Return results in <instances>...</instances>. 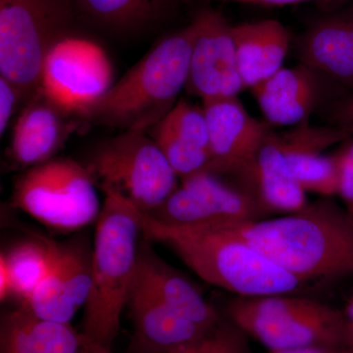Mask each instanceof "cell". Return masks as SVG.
Listing matches in <instances>:
<instances>
[{
    "mask_svg": "<svg viewBox=\"0 0 353 353\" xmlns=\"http://www.w3.org/2000/svg\"><path fill=\"white\" fill-rule=\"evenodd\" d=\"M179 0H73L76 10L113 31H132L161 20Z\"/></svg>",
    "mask_w": 353,
    "mask_h": 353,
    "instance_id": "cb8c5ba5",
    "label": "cell"
},
{
    "mask_svg": "<svg viewBox=\"0 0 353 353\" xmlns=\"http://www.w3.org/2000/svg\"><path fill=\"white\" fill-rule=\"evenodd\" d=\"M248 336L225 316L222 321L199 340L170 353H252Z\"/></svg>",
    "mask_w": 353,
    "mask_h": 353,
    "instance_id": "484cf974",
    "label": "cell"
},
{
    "mask_svg": "<svg viewBox=\"0 0 353 353\" xmlns=\"http://www.w3.org/2000/svg\"><path fill=\"white\" fill-rule=\"evenodd\" d=\"M196 30L192 22L160 39L80 118L83 124L148 132L187 87Z\"/></svg>",
    "mask_w": 353,
    "mask_h": 353,
    "instance_id": "3957f363",
    "label": "cell"
},
{
    "mask_svg": "<svg viewBox=\"0 0 353 353\" xmlns=\"http://www.w3.org/2000/svg\"><path fill=\"white\" fill-rule=\"evenodd\" d=\"M148 132L180 180L208 169L210 138L203 108L179 99L170 112Z\"/></svg>",
    "mask_w": 353,
    "mask_h": 353,
    "instance_id": "d6986e66",
    "label": "cell"
},
{
    "mask_svg": "<svg viewBox=\"0 0 353 353\" xmlns=\"http://www.w3.org/2000/svg\"><path fill=\"white\" fill-rule=\"evenodd\" d=\"M345 353H353V350H345Z\"/></svg>",
    "mask_w": 353,
    "mask_h": 353,
    "instance_id": "836d02e7",
    "label": "cell"
},
{
    "mask_svg": "<svg viewBox=\"0 0 353 353\" xmlns=\"http://www.w3.org/2000/svg\"><path fill=\"white\" fill-rule=\"evenodd\" d=\"M343 311L347 321L348 350H353V292Z\"/></svg>",
    "mask_w": 353,
    "mask_h": 353,
    "instance_id": "d6a6232c",
    "label": "cell"
},
{
    "mask_svg": "<svg viewBox=\"0 0 353 353\" xmlns=\"http://www.w3.org/2000/svg\"><path fill=\"white\" fill-rule=\"evenodd\" d=\"M290 171L306 192L322 197L338 196L339 160L328 148L352 138L341 128L301 125L279 132Z\"/></svg>",
    "mask_w": 353,
    "mask_h": 353,
    "instance_id": "e0dca14e",
    "label": "cell"
},
{
    "mask_svg": "<svg viewBox=\"0 0 353 353\" xmlns=\"http://www.w3.org/2000/svg\"><path fill=\"white\" fill-rule=\"evenodd\" d=\"M218 227L306 282L353 273V218L329 197L290 214Z\"/></svg>",
    "mask_w": 353,
    "mask_h": 353,
    "instance_id": "6da1fadb",
    "label": "cell"
},
{
    "mask_svg": "<svg viewBox=\"0 0 353 353\" xmlns=\"http://www.w3.org/2000/svg\"><path fill=\"white\" fill-rule=\"evenodd\" d=\"M73 0H0V76L26 99L41 87L52 46L71 32Z\"/></svg>",
    "mask_w": 353,
    "mask_h": 353,
    "instance_id": "8992f818",
    "label": "cell"
},
{
    "mask_svg": "<svg viewBox=\"0 0 353 353\" xmlns=\"http://www.w3.org/2000/svg\"><path fill=\"white\" fill-rule=\"evenodd\" d=\"M80 345L70 323L43 319L24 305L0 318V353H77Z\"/></svg>",
    "mask_w": 353,
    "mask_h": 353,
    "instance_id": "603a6c76",
    "label": "cell"
},
{
    "mask_svg": "<svg viewBox=\"0 0 353 353\" xmlns=\"http://www.w3.org/2000/svg\"><path fill=\"white\" fill-rule=\"evenodd\" d=\"M202 104L210 138V162L205 171L228 180L252 159L273 126L250 115L238 97Z\"/></svg>",
    "mask_w": 353,
    "mask_h": 353,
    "instance_id": "7c38bea8",
    "label": "cell"
},
{
    "mask_svg": "<svg viewBox=\"0 0 353 353\" xmlns=\"http://www.w3.org/2000/svg\"><path fill=\"white\" fill-rule=\"evenodd\" d=\"M148 215L176 227L218 226L268 217L252 197L209 171L180 180L167 201Z\"/></svg>",
    "mask_w": 353,
    "mask_h": 353,
    "instance_id": "30bf717a",
    "label": "cell"
},
{
    "mask_svg": "<svg viewBox=\"0 0 353 353\" xmlns=\"http://www.w3.org/2000/svg\"><path fill=\"white\" fill-rule=\"evenodd\" d=\"M233 36L245 90H252L283 68L292 38L282 23L269 19L233 26Z\"/></svg>",
    "mask_w": 353,
    "mask_h": 353,
    "instance_id": "7402d4cb",
    "label": "cell"
},
{
    "mask_svg": "<svg viewBox=\"0 0 353 353\" xmlns=\"http://www.w3.org/2000/svg\"><path fill=\"white\" fill-rule=\"evenodd\" d=\"M148 243L143 241L139 245L134 280L202 328L214 329L224 316L204 299L189 279L160 259Z\"/></svg>",
    "mask_w": 353,
    "mask_h": 353,
    "instance_id": "ffe728a7",
    "label": "cell"
},
{
    "mask_svg": "<svg viewBox=\"0 0 353 353\" xmlns=\"http://www.w3.org/2000/svg\"><path fill=\"white\" fill-rule=\"evenodd\" d=\"M143 236L170 248L208 284L236 296L292 294L308 282L218 226L176 227L141 214Z\"/></svg>",
    "mask_w": 353,
    "mask_h": 353,
    "instance_id": "7a4b0ae2",
    "label": "cell"
},
{
    "mask_svg": "<svg viewBox=\"0 0 353 353\" xmlns=\"http://www.w3.org/2000/svg\"><path fill=\"white\" fill-rule=\"evenodd\" d=\"M77 353H113L111 347L97 343L81 333V345Z\"/></svg>",
    "mask_w": 353,
    "mask_h": 353,
    "instance_id": "4dcf8cb0",
    "label": "cell"
},
{
    "mask_svg": "<svg viewBox=\"0 0 353 353\" xmlns=\"http://www.w3.org/2000/svg\"><path fill=\"white\" fill-rule=\"evenodd\" d=\"M126 307L132 323L130 353H170L211 331L165 304L134 279Z\"/></svg>",
    "mask_w": 353,
    "mask_h": 353,
    "instance_id": "ac0fdd59",
    "label": "cell"
},
{
    "mask_svg": "<svg viewBox=\"0 0 353 353\" xmlns=\"http://www.w3.org/2000/svg\"><path fill=\"white\" fill-rule=\"evenodd\" d=\"M85 164L52 158L27 169L14 185L12 204L43 226L73 233L97 220L102 204Z\"/></svg>",
    "mask_w": 353,
    "mask_h": 353,
    "instance_id": "ba28073f",
    "label": "cell"
},
{
    "mask_svg": "<svg viewBox=\"0 0 353 353\" xmlns=\"http://www.w3.org/2000/svg\"><path fill=\"white\" fill-rule=\"evenodd\" d=\"M339 190L338 196L343 202V208L353 218V138L343 141L338 150Z\"/></svg>",
    "mask_w": 353,
    "mask_h": 353,
    "instance_id": "4316f807",
    "label": "cell"
},
{
    "mask_svg": "<svg viewBox=\"0 0 353 353\" xmlns=\"http://www.w3.org/2000/svg\"><path fill=\"white\" fill-rule=\"evenodd\" d=\"M301 63L353 92V12L321 18L299 39Z\"/></svg>",
    "mask_w": 353,
    "mask_h": 353,
    "instance_id": "44dd1931",
    "label": "cell"
},
{
    "mask_svg": "<svg viewBox=\"0 0 353 353\" xmlns=\"http://www.w3.org/2000/svg\"><path fill=\"white\" fill-rule=\"evenodd\" d=\"M328 109L332 125L353 136V92L336 99Z\"/></svg>",
    "mask_w": 353,
    "mask_h": 353,
    "instance_id": "f1b7e54d",
    "label": "cell"
},
{
    "mask_svg": "<svg viewBox=\"0 0 353 353\" xmlns=\"http://www.w3.org/2000/svg\"><path fill=\"white\" fill-rule=\"evenodd\" d=\"M192 22L196 34L185 90L202 103L238 97L245 88L236 61L233 26L210 8L199 11Z\"/></svg>",
    "mask_w": 353,
    "mask_h": 353,
    "instance_id": "8fae6325",
    "label": "cell"
},
{
    "mask_svg": "<svg viewBox=\"0 0 353 353\" xmlns=\"http://www.w3.org/2000/svg\"><path fill=\"white\" fill-rule=\"evenodd\" d=\"M104 196L95 226L92 287L81 333L111 347L136 275L143 211L112 192Z\"/></svg>",
    "mask_w": 353,
    "mask_h": 353,
    "instance_id": "277c9868",
    "label": "cell"
},
{
    "mask_svg": "<svg viewBox=\"0 0 353 353\" xmlns=\"http://www.w3.org/2000/svg\"><path fill=\"white\" fill-rule=\"evenodd\" d=\"M97 187L146 214L159 208L180 179L148 132L124 131L101 143L85 164Z\"/></svg>",
    "mask_w": 353,
    "mask_h": 353,
    "instance_id": "52a82bcc",
    "label": "cell"
},
{
    "mask_svg": "<svg viewBox=\"0 0 353 353\" xmlns=\"http://www.w3.org/2000/svg\"><path fill=\"white\" fill-rule=\"evenodd\" d=\"M222 1L239 2V3L255 4L263 6H285L312 0H222Z\"/></svg>",
    "mask_w": 353,
    "mask_h": 353,
    "instance_id": "1f68e13d",
    "label": "cell"
},
{
    "mask_svg": "<svg viewBox=\"0 0 353 353\" xmlns=\"http://www.w3.org/2000/svg\"><path fill=\"white\" fill-rule=\"evenodd\" d=\"M57 243L50 241L29 240L14 245L6 260L12 283V297L26 305L50 273Z\"/></svg>",
    "mask_w": 353,
    "mask_h": 353,
    "instance_id": "d4e9b609",
    "label": "cell"
},
{
    "mask_svg": "<svg viewBox=\"0 0 353 353\" xmlns=\"http://www.w3.org/2000/svg\"><path fill=\"white\" fill-rule=\"evenodd\" d=\"M226 317L268 352L305 347L348 350L343 311L292 294L236 296Z\"/></svg>",
    "mask_w": 353,
    "mask_h": 353,
    "instance_id": "5b68a950",
    "label": "cell"
},
{
    "mask_svg": "<svg viewBox=\"0 0 353 353\" xmlns=\"http://www.w3.org/2000/svg\"><path fill=\"white\" fill-rule=\"evenodd\" d=\"M12 297V283L3 255L0 256V299L2 303Z\"/></svg>",
    "mask_w": 353,
    "mask_h": 353,
    "instance_id": "f546056e",
    "label": "cell"
},
{
    "mask_svg": "<svg viewBox=\"0 0 353 353\" xmlns=\"http://www.w3.org/2000/svg\"><path fill=\"white\" fill-rule=\"evenodd\" d=\"M329 82L333 81L299 63L279 70L252 92L271 126L294 128L309 124L312 114L329 101Z\"/></svg>",
    "mask_w": 353,
    "mask_h": 353,
    "instance_id": "2e32d148",
    "label": "cell"
},
{
    "mask_svg": "<svg viewBox=\"0 0 353 353\" xmlns=\"http://www.w3.org/2000/svg\"><path fill=\"white\" fill-rule=\"evenodd\" d=\"M227 181L252 197L268 217L296 212L309 202L307 192L290 171L280 134L274 130L252 159Z\"/></svg>",
    "mask_w": 353,
    "mask_h": 353,
    "instance_id": "9a60e30c",
    "label": "cell"
},
{
    "mask_svg": "<svg viewBox=\"0 0 353 353\" xmlns=\"http://www.w3.org/2000/svg\"><path fill=\"white\" fill-rule=\"evenodd\" d=\"M113 77L112 62L103 48L70 32L48 52L39 88L59 108L81 118L110 90Z\"/></svg>",
    "mask_w": 353,
    "mask_h": 353,
    "instance_id": "9c48e42d",
    "label": "cell"
},
{
    "mask_svg": "<svg viewBox=\"0 0 353 353\" xmlns=\"http://www.w3.org/2000/svg\"><path fill=\"white\" fill-rule=\"evenodd\" d=\"M81 125L80 118L59 108L39 88L14 125L8 148L11 163L27 170L55 158Z\"/></svg>",
    "mask_w": 353,
    "mask_h": 353,
    "instance_id": "5bb4252c",
    "label": "cell"
},
{
    "mask_svg": "<svg viewBox=\"0 0 353 353\" xmlns=\"http://www.w3.org/2000/svg\"><path fill=\"white\" fill-rule=\"evenodd\" d=\"M92 252L82 238L57 243L50 273L24 306L43 319L71 322L90 296Z\"/></svg>",
    "mask_w": 353,
    "mask_h": 353,
    "instance_id": "4fadbf2b",
    "label": "cell"
},
{
    "mask_svg": "<svg viewBox=\"0 0 353 353\" xmlns=\"http://www.w3.org/2000/svg\"><path fill=\"white\" fill-rule=\"evenodd\" d=\"M28 99L17 85L0 76V134L3 136L11 119Z\"/></svg>",
    "mask_w": 353,
    "mask_h": 353,
    "instance_id": "83f0119b",
    "label": "cell"
}]
</instances>
